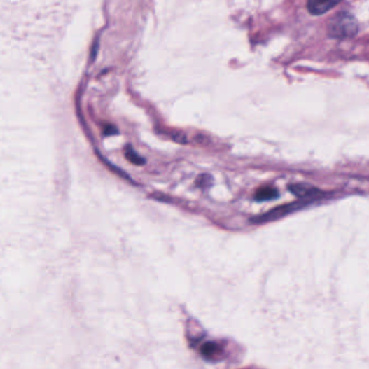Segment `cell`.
<instances>
[{"instance_id": "cell-3", "label": "cell", "mask_w": 369, "mask_h": 369, "mask_svg": "<svg viewBox=\"0 0 369 369\" xmlns=\"http://www.w3.org/2000/svg\"><path fill=\"white\" fill-rule=\"evenodd\" d=\"M289 190L298 197L307 200H317L319 197H324L325 195L321 190H317L314 186L305 183L291 184Z\"/></svg>"}, {"instance_id": "cell-2", "label": "cell", "mask_w": 369, "mask_h": 369, "mask_svg": "<svg viewBox=\"0 0 369 369\" xmlns=\"http://www.w3.org/2000/svg\"><path fill=\"white\" fill-rule=\"evenodd\" d=\"M312 200H300V202H291V204H286V205L279 206V207L274 208L271 211L267 214H261L259 217L253 218L251 222L253 223H267V222L274 221V220L281 219L285 217L287 214L291 212L297 211L301 208L309 205Z\"/></svg>"}, {"instance_id": "cell-5", "label": "cell", "mask_w": 369, "mask_h": 369, "mask_svg": "<svg viewBox=\"0 0 369 369\" xmlns=\"http://www.w3.org/2000/svg\"><path fill=\"white\" fill-rule=\"evenodd\" d=\"M279 196V190L277 188H262L257 190L255 198L258 202H265V200H277Z\"/></svg>"}, {"instance_id": "cell-8", "label": "cell", "mask_w": 369, "mask_h": 369, "mask_svg": "<svg viewBox=\"0 0 369 369\" xmlns=\"http://www.w3.org/2000/svg\"><path fill=\"white\" fill-rule=\"evenodd\" d=\"M172 139H174L176 142L183 143V144H186V143L188 142V141H186V134H182V132H174V134H172Z\"/></svg>"}, {"instance_id": "cell-1", "label": "cell", "mask_w": 369, "mask_h": 369, "mask_svg": "<svg viewBox=\"0 0 369 369\" xmlns=\"http://www.w3.org/2000/svg\"><path fill=\"white\" fill-rule=\"evenodd\" d=\"M328 32L333 39H350L358 32V23L349 12H341L331 20Z\"/></svg>"}, {"instance_id": "cell-9", "label": "cell", "mask_w": 369, "mask_h": 369, "mask_svg": "<svg viewBox=\"0 0 369 369\" xmlns=\"http://www.w3.org/2000/svg\"><path fill=\"white\" fill-rule=\"evenodd\" d=\"M117 134L116 129H115L114 127L112 126L107 127L106 130H105V134H106V136H110V134Z\"/></svg>"}, {"instance_id": "cell-7", "label": "cell", "mask_w": 369, "mask_h": 369, "mask_svg": "<svg viewBox=\"0 0 369 369\" xmlns=\"http://www.w3.org/2000/svg\"><path fill=\"white\" fill-rule=\"evenodd\" d=\"M126 158L129 162H132L134 165H144L146 164V160L144 158H141L140 155L137 154L134 152V148H128L126 151Z\"/></svg>"}, {"instance_id": "cell-6", "label": "cell", "mask_w": 369, "mask_h": 369, "mask_svg": "<svg viewBox=\"0 0 369 369\" xmlns=\"http://www.w3.org/2000/svg\"><path fill=\"white\" fill-rule=\"evenodd\" d=\"M219 351V347L214 342H207L202 345L200 348V352L205 357H212L214 355L217 354Z\"/></svg>"}, {"instance_id": "cell-4", "label": "cell", "mask_w": 369, "mask_h": 369, "mask_svg": "<svg viewBox=\"0 0 369 369\" xmlns=\"http://www.w3.org/2000/svg\"><path fill=\"white\" fill-rule=\"evenodd\" d=\"M341 0H307V9L313 15H321L336 7Z\"/></svg>"}]
</instances>
